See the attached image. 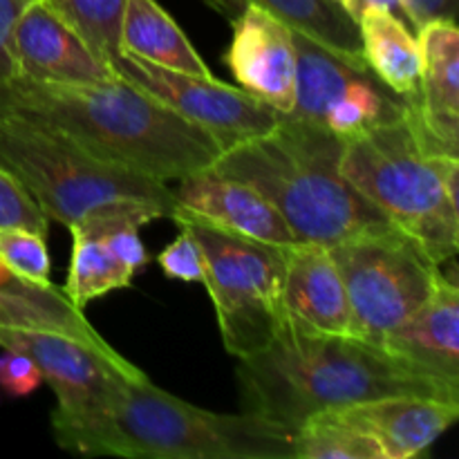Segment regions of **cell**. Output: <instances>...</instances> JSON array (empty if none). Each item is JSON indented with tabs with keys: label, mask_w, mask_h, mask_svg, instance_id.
I'll return each instance as SVG.
<instances>
[{
	"label": "cell",
	"mask_w": 459,
	"mask_h": 459,
	"mask_svg": "<svg viewBox=\"0 0 459 459\" xmlns=\"http://www.w3.org/2000/svg\"><path fill=\"white\" fill-rule=\"evenodd\" d=\"M58 446L83 455L151 459H296V430L251 415L211 412L157 388L117 379L79 411H54Z\"/></svg>",
	"instance_id": "6da1fadb"
},
{
	"label": "cell",
	"mask_w": 459,
	"mask_h": 459,
	"mask_svg": "<svg viewBox=\"0 0 459 459\" xmlns=\"http://www.w3.org/2000/svg\"><path fill=\"white\" fill-rule=\"evenodd\" d=\"M0 106L58 130L97 160L166 184L209 169L222 152L206 130L121 76L108 83L18 76L0 88Z\"/></svg>",
	"instance_id": "7a4b0ae2"
},
{
	"label": "cell",
	"mask_w": 459,
	"mask_h": 459,
	"mask_svg": "<svg viewBox=\"0 0 459 459\" xmlns=\"http://www.w3.org/2000/svg\"><path fill=\"white\" fill-rule=\"evenodd\" d=\"M242 411L296 430L327 408L381 397L459 403V384L415 370L381 345L352 334H316L281 325L238 366Z\"/></svg>",
	"instance_id": "3957f363"
},
{
	"label": "cell",
	"mask_w": 459,
	"mask_h": 459,
	"mask_svg": "<svg viewBox=\"0 0 459 459\" xmlns=\"http://www.w3.org/2000/svg\"><path fill=\"white\" fill-rule=\"evenodd\" d=\"M343 137L294 115L267 133L220 152L211 173L249 184L281 213L296 242L332 247L345 238L390 229L341 173Z\"/></svg>",
	"instance_id": "277c9868"
},
{
	"label": "cell",
	"mask_w": 459,
	"mask_h": 459,
	"mask_svg": "<svg viewBox=\"0 0 459 459\" xmlns=\"http://www.w3.org/2000/svg\"><path fill=\"white\" fill-rule=\"evenodd\" d=\"M339 166L343 178L435 264L455 258L459 157L429 137L411 101L399 117L345 137Z\"/></svg>",
	"instance_id": "5b68a950"
},
{
	"label": "cell",
	"mask_w": 459,
	"mask_h": 459,
	"mask_svg": "<svg viewBox=\"0 0 459 459\" xmlns=\"http://www.w3.org/2000/svg\"><path fill=\"white\" fill-rule=\"evenodd\" d=\"M0 166L21 179L49 220L65 227L119 213L148 224L178 209L166 182L97 160L58 130L4 106Z\"/></svg>",
	"instance_id": "8992f818"
},
{
	"label": "cell",
	"mask_w": 459,
	"mask_h": 459,
	"mask_svg": "<svg viewBox=\"0 0 459 459\" xmlns=\"http://www.w3.org/2000/svg\"><path fill=\"white\" fill-rule=\"evenodd\" d=\"M170 218L200 242L204 287L227 352L245 359L263 350L282 325V247L224 231L179 206Z\"/></svg>",
	"instance_id": "52a82bcc"
},
{
	"label": "cell",
	"mask_w": 459,
	"mask_h": 459,
	"mask_svg": "<svg viewBox=\"0 0 459 459\" xmlns=\"http://www.w3.org/2000/svg\"><path fill=\"white\" fill-rule=\"evenodd\" d=\"M330 254L348 294L352 336L375 345L426 303L442 273L415 240L394 227L345 238L330 247Z\"/></svg>",
	"instance_id": "ba28073f"
},
{
	"label": "cell",
	"mask_w": 459,
	"mask_h": 459,
	"mask_svg": "<svg viewBox=\"0 0 459 459\" xmlns=\"http://www.w3.org/2000/svg\"><path fill=\"white\" fill-rule=\"evenodd\" d=\"M112 67L130 85L206 130L222 151L267 133L282 117L247 90L222 83L215 76L184 74L128 52H119Z\"/></svg>",
	"instance_id": "9c48e42d"
},
{
	"label": "cell",
	"mask_w": 459,
	"mask_h": 459,
	"mask_svg": "<svg viewBox=\"0 0 459 459\" xmlns=\"http://www.w3.org/2000/svg\"><path fill=\"white\" fill-rule=\"evenodd\" d=\"M0 348L27 354L56 394V411H79L106 393L117 379H139L143 372L112 345L97 348L58 332L0 327Z\"/></svg>",
	"instance_id": "30bf717a"
},
{
	"label": "cell",
	"mask_w": 459,
	"mask_h": 459,
	"mask_svg": "<svg viewBox=\"0 0 459 459\" xmlns=\"http://www.w3.org/2000/svg\"><path fill=\"white\" fill-rule=\"evenodd\" d=\"M18 76L52 83H108L119 74L58 16L48 0H27L12 31Z\"/></svg>",
	"instance_id": "8fae6325"
},
{
	"label": "cell",
	"mask_w": 459,
	"mask_h": 459,
	"mask_svg": "<svg viewBox=\"0 0 459 459\" xmlns=\"http://www.w3.org/2000/svg\"><path fill=\"white\" fill-rule=\"evenodd\" d=\"M227 65L242 90L273 110L291 115L296 103V48L290 27L264 9L247 4L231 21Z\"/></svg>",
	"instance_id": "7c38bea8"
},
{
	"label": "cell",
	"mask_w": 459,
	"mask_h": 459,
	"mask_svg": "<svg viewBox=\"0 0 459 459\" xmlns=\"http://www.w3.org/2000/svg\"><path fill=\"white\" fill-rule=\"evenodd\" d=\"M282 325L316 334H352V312L330 247H282Z\"/></svg>",
	"instance_id": "4fadbf2b"
},
{
	"label": "cell",
	"mask_w": 459,
	"mask_h": 459,
	"mask_svg": "<svg viewBox=\"0 0 459 459\" xmlns=\"http://www.w3.org/2000/svg\"><path fill=\"white\" fill-rule=\"evenodd\" d=\"M327 411L368 435L385 459H411L429 451L455 424L459 403L430 397H381Z\"/></svg>",
	"instance_id": "5bb4252c"
},
{
	"label": "cell",
	"mask_w": 459,
	"mask_h": 459,
	"mask_svg": "<svg viewBox=\"0 0 459 459\" xmlns=\"http://www.w3.org/2000/svg\"><path fill=\"white\" fill-rule=\"evenodd\" d=\"M173 195L179 209L224 231L281 247L296 242L281 213L245 182L204 169L178 179Z\"/></svg>",
	"instance_id": "9a60e30c"
},
{
	"label": "cell",
	"mask_w": 459,
	"mask_h": 459,
	"mask_svg": "<svg viewBox=\"0 0 459 459\" xmlns=\"http://www.w3.org/2000/svg\"><path fill=\"white\" fill-rule=\"evenodd\" d=\"M420 88L408 99L429 137L459 155V30L457 21L437 18L417 30Z\"/></svg>",
	"instance_id": "2e32d148"
},
{
	"label": "cell",
	"mask_w": 459,
	"mask_h": 459,
	"mask_svg": "<svg viewBox=\"0 0 459 459\" xmlns=\"http://www.w3.org/2000/svg\"><path fill=\"white\" fill-rule=\"evenodd\" d=\"M381 348L415 370L459 384V290L439 273L433 294L394 327Z\"/></svg>",
	"instance_id": "e0dca14e"
},
{
	"label": "cell",
	"mask_w": 459,
	"mask_h": 459,
	"mask_svg": "<svg viewBox=\"0 0 459 459\" xmlns=\"http://www.w3.org/2000/svg\"><path fill=\"white\" fill-rule=\"evenodd\" d=\"M0 327L16 330L58 332L85 341L97 348H108L106 339L90 325L83 309L72 305L65 291L52 282L27 281L0 263Z\"/></svg>",
	"instance_id": "ac0fdd59"
},
{
	"label": "cell",
	"mask_w": 459,
	"mask_h": 459,
	"mask_svg": "<svg viewBox=\"0 0 459 459\" xmlns=\"http://www.w3.org/2000/svg\"><path fill=\"white\" fill-rule=\"evenodd\" d=\"M206 3L224 13L229 21H233L242 7L254 4L285 22L291 31H299L321 48L330 49L336 56L354 65H368L363 58L357 18L350 16L348 9L334 0H206Z\"/></svg>",
	"instance_id": "d6986e66"
},
{
	"label": "cell",
	"mask_w": 459,
	"mask_h": 459,
	"mask_svg": "<svg viewBox=\"0 0 459 459\" xmlns=\"http://www.w3.org/2000/svg\"><path fill=\"white\" fill-rule=\"evenodd\" d=\"M121 52L169 70L195 76H213L182 27L157 0H126L119 31Z\"/></svg>",
	"instance_id": "ffe728a7"
},
{
	"label": "cell",
	"mask_w": 459,
	"mask_h": 459,
	"mask_svg": "<svg viewBox=\"0 0 459 459\" xmlns=\"http://www.w3.org/2000/svg\"><path fill=\"white\" fill-rule=\"evenodd\" d=\"M291 34L296 48V103L291 115L323 126L327 112L375 72L336 56L299 31Z\"/></svg>",
	"instance_id": "44dd1931"
},
{
	"label": "cell",
	"mask_w": 459,
	"mask_h": 459,
	"mask_svg": "<svg viewBox=\"0 0 459 459\" xmlns=\"http://www.w3.org/2000/svg\"><path fill=\"white\" fill-rule=\"evenodd\" d=\"M357 22L363 58L377 79L402 97H417L420 43L411 25L388 9H366Z\"/></svg>",
	"instance_id": "7402d4cb"
},
{
	"label": "cell",
	"mask_w": 459,
	"mask_h": 459,
	"mask_svg": "<svg viewBox=\"0 0 459 459\" xmlns=\"http://www.w3.org/2000/svg\"><path fill=\"white\" fill-rule=\"evenodd\" d=\"M70 233L72 260L63 291L72 305L85 309L92 300L133 285L134 273L117 260L101 238L79 227H70Z\"/></svg>",
	"instance_id": "603a6c76"
},
{
	"label": "cell",
	"mask_w": 459,
	"mask_h": 459,
	"mask_svg": "<svg viewBox=\"0 0 459 459\" xmlns=\"http://www.w3.org/2000/svg\"><path fill=\"white\" fill-rule=\"evenodd\" d=\"M296 459H385L368 435L321 411L296 429Z\"/></svg>",
	"instance_id": "cb8c5ba5"
},
{
	"label": "cell",
	"mask_w": 459,
	"mask_h": 459,
	"mask_svg": "<svg viewBox=\"0 0 459 459\" xmlns=\"http://www.w3.org/2000/svg\"><path fill=\"white\" fill-rule=\"evenodd\" d=\"M49 7L65 18L94 49L99 58L112 65L119 56V31L126 0H48Z\"/></svg>",
	"instance_id": "d4e9b609"
},
{
	"label": "cell",
	"mask_w": 459,
	"mask_h": 459,
	"mask_svg": "<svg viewBox=\"0 0 459 459\" xmlns=\"http://www.w3.org/2000/svg\"><path fill=\"white\" fill-rule=\"evenodd\" d=\"M0 263L27 281L48 285L52 260H49L45 236L22 227L0 229Z\"/></svg>",
	"instance_id": "484cf974"
},
{
	"label": "cell",
	"mask_w": 459,
	"mask_h": 459,
	"mask_svg": "<svg viewBox=\"0 0 459 459\" xmlns=\"http://www.w3.org/2000/svg\"><path fill=\"white\" fill-rule=\"evenodd\" d=\"M48 220L39 202L22 186L21 179L0 166V229L22 227L45 236Z\"/></svg>",
	"instance_id": "4316f807"
},
{
	"label": "cell",
	"mask_w": 459,
	"mask_h": 459,
	"mask_svg": "<svg viewBox=\"0 0 459 459\" xmlns=\"http://www.w3.org/2000/svg\"><path fill=\"white\" fill-rule=\"evenodd\" d=\"M178 238L161 251L157 263L164 269L166 276L173 278V281L204 285V255H202L200 242L184 224H178Z\"/></svg>",
	"instance_id": "83f0119b"
},
{
	"label": "cell",
	"mask_w": 459,
	"mask_h": 459,
	"mask_svg": "<svg viewBox=\"0 0 459 459\" xmlns=\"http://www.w3.org/2000/svg\"><path fill=\"white\" fill-rule=\"evenodd\" d=\"M43 384V375L27 354L4 350L0 357V390L12 397H27Z\"/></svg>",
	"instance_id": "f1b7e54d"
},
{
	"label": "cell",
	"mask_w": 459,
	"mask_h": 459,
	"mask_svg": "<svg viewBox=\"0 0 459 459\" xmlns=\"http://www.w3.org/2000/svg\"><path fill=\"white\" fill-rule=\"evenodd\" d=\"M27 0H0V88L18 79V63L12 49V31Z\"/></svg>",
	"instance_id": "f546056e"
},
{
	"label": "cell",
	"mask_w": 459,
	"mask_h": 459,
	"mask_svg": "<svg viewBox=\"0 0 459 459\" xmlns=\"http://www.w3.org/2000/svg\"><path fill=\"white\" fill-rule=\"evenodd\" d=\"M457 3L459 0H402L403 21H408L415 31L437 18L457 21Z\"/></svg>",
	"instance_id": "4dcf8cb0"
},
{
	"label": "cell",
	"mask_w": 459,
	"mask_h": 459,
	"mask_svg": "<svg viewBox=\"0 0 459 459\" xmlns=\"http://www.w3.org/2000/svg\"><path fill=\"white\" fill-rule=\"evenodd\" d=\"M366 9H388V12H394L399 18H403L402 0H350L348 12L352 13L354 18L361 16Z\"/></svg>",
	"instance_id": "1f68e13d"
},
{
	"label": "cell",
	"mask_w": 459,
	"mask_h": 459,
	"mask_svg": "<svg viewBox=\"0 0 459 459\" xmlns=\"http://www.w3.org/2000/svg\"><path fill=\"white\" fill-rule=\"evenodd\" d=\"M334 3H339L341 7H345V9L350 7V0H334ZM348 13H350V12H348ZM350 16H352V13H350Z\"/></svg>",
	"instance_id": "d6a6232c"
}]
</instances>
